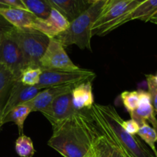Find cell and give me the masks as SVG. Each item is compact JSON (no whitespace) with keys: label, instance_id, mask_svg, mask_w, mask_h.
<instances>
[{"label":"cell","instance_id":"cell-1","mask_svg":"<svg viewBox=\"0 0 157 157\" xmlns=\"http://www.w3.org/2000/svg\"><path fill=\"white\" fill-rule=\"evenodd\" d=\"M52 129L48 145L64 157H84L100 134L89 110H77Z\"/></svg>","mask_w":157,"mask_h":157},{"label":"cell","instance_id":"cell-2","mask_svg":"<svg viewBox=\"0 0 157 157\" xmlns=\"http://www.w3.org/2000/svg\"><path fill=\"white\" fill-rule=\"evenodd\" d=\"M98 127L109 135L128 157H156L135 136L121 126L122 118L111 105L94 104L89 110Z\"/></svg>","mask_w":157,"mask_h":157},{"label":"cell","instance_id":"cell-3","mask_svg":"<svg viewBox=\"0 0 157 157\" xmlns=\"http://www.w3.org/2000/svg\"><path fill=\"white\" fill-rule=\"evenodd\" d=\"M107 1L103 0L89 6L81 15L70 21L67 29L55 38L64 47L76 44L81 49L91 50V28L102 13Z\"/></svg>","mask_w":157,"mask_h":157},{"label":"cell","instance_id":"cell-4","mask_svg":"<svg viewBox=\"0 0 157 157\" xmlns=\"http://www.w3.org/2000/svg\"><path fill=\"white\" fill-rule=\"evenodd\" d=\"M9 35L22 53L25 67H39L40 59L48 44V37L34 29H19L15 27L9 32Z\"/></svg>","mask_w":157,"mask_h":157},{"label":"cell","instance_id":"cell-5","mask_svg":"<svg viewBox=\"0 0 157 157\" xmlns=\"http://www.w3.org/2000/svg\"><path fill=\"white\" fill-rule=\"evenodd\" d=\"M140 3L136 0H124L103 12L91 28V36H104L122 25V21Z\"/></svg>","mask_w":157,"mask_h":157},{"label":"cell","instance_id":"cell-6","mask_svg":"<svg viewBox=\"0 0 157 157\" xmlns=\"http://www.w3.org/2000/svg\"><path fill=\"white\" fill-rule=\"evenodd\" d=\"M96 74L90 70L78 68V70H42L39 82L36 86L39 89L58 86H75L81 83L91 81Z\"/></svg>","mask_w":157,"mask_h":157},{"label":"cell","instance_id":"cell-7","mask_svg":"<svg viewBox=\"0 0 157 157\" xmlns=\"http://www.w3.org/2000/svg\"><path fill=\"white\" fill-rule=\"evenodd\" d=\"M42 70H78L65 52L64 46L55 38H49L48 47L39 61Z\"/></svg>","mask_w":157,"mask_h":157},{"label":"cell","instance_id":"cell-8","mask_svg":"<svg viewBox=\"0 0 157 157\" xmlns=\"http://www.w3.org/2000/svg\"><path fill=\"white\" fill-rule=\"evenodd\" d=\"M0 64L9 68L18 79L25 68L22 53L9 33L0 38Z\"/></svg>","mask_w":157,"mask_h":157},{"label":"cell","instance_id":"cell-9","mask_svg":"<svg viewBox=\"0 0 157 157\" xmlns=\"http://www.w3.org/2000/svg\"><path fill=\"white\" fill-rule=\"evenodd\" d=\"M76 111L72 101L71 93H69L55 98L53 102L41 113L53 127L64 121Z\"/></svg>","mask_w":157,"mask_h":157},{"label":"cell","instance_id":"cell-10","mask_svg":"<svg viewBox=\"0 0 157 157\" xmlns=\"http://www.w3.org/2000/svg\"><path fill=\"white\" fill-rule=\"evenodd\" d=\"M41 90L36 86L25 85L21 83L19 79L16 80L11 88L7 101L2 110L0 121L12 109L32 100Z\"/></svg>","mask_w":157,"mask_h":157},{"label":"cell","instance_id":"cell-11","mask_svg":"<svg viewBox=\"0 0 157 157\" xmlns=\"http://www.w3.org/2000/svg\"><path fill=\"white\" fill-rule=\"evenodd\" d=\"M70 21L56 9H52L47 18L41 19L37 18L33 29L41 32L49 38H56L58 35L65 31L69 26Z\"/></svg>","mask_w":157,"mask_h":157},{"label":"cell","instance_id":"cell-12","mask_svg":"<svg viewBox=\"0 0 157 157\" xmlns=\"http://www.w3.org/2000/svg\"><path fill=\"white\" fill-rule=\"evenodd\" d=\"M74 86H58L51 87L41 90L30 101L24 103L30 108L32 112H41L47 108L55 98L66 94L71 93Z\"/></svg>","mask_w":157,"mask_h":157},{"label":"cell","instance_id":"cell-13","mask_svg":"<svg viewBox=\"0 0 157 157\" xmlns=\"http://www.w3.org/2000/svg\"><path fill=\"white\" fill-rule=\"evenodd\" d=\"M98 129L100 134L92 146L95 157H128L122 148L107 133L99 127Z\"/></svg>","mask_w":157,"mask_h":157},{"label":"cell","instance_id":"cell-14","mask_svg":"<svg viewBox=\"0 0 157 157\" xmlns=\"http://www.w3.org/2000/svg\"><path fill=\"white\" fill-rule=\"evenodd\" d=\"M0 14L16 29H33L37 19L34 14L25 9L14 7L0 8Z\"/></svg>","mask_w":157,"mask_h":157},{"label":"cell","instance_id":"cell-15","mask_svg":"<svg viewBox=\"0 0 157 157\" xmlns=\"http://www.w3.org/2000/svg\"><path fill=\"white\" fill-rule=\"evenodd\" d=\"M52 9L62 14L69 21L81 15L89 7L84 0H47Z\"/></svg>","mask_w":157,"mask_h":157},{"label":"cell","instance_id":"cell-16","mask_svg":"<svg viewBox=\"0 0 157 157\" xmlns=\"http://www.w3.org/2000/svg\"><path fill=\"white\" fill-rule=\"evenodd\" d=\"M71 96L74 107L77 110H90L94 104L91 81L75 86L71 91Z\"/></svg>","mask_w":157,"mask_h":157},{"label":"cell","instance_id":"cell-17","mask_svg":"<svg viewBox=\"0 0 157 157\" xmlns=\"http://www.w3.org/2000/svg\"><path fill=\"white\" fill-rule=\"evenodd\" d=\"M140 102L137 108L130 113L132 120H134L140 126L149 121L155 117L154 109L150 101V96L148 92L139 90Z\"/></svg>","mask_w":157,"mask_h":157},{"label":"cell","instance_id":"cell-18","mask_svg":"<svg viewBox=\"0 0 157 157\" xmlns=\"http://www.w3.org/2000/svg\"><path fill=\"white\" fill-rule=\"evenodd\" d=\"M157 12V0H146L140 3L129 15L123 19L122 25L132 20L149 21L150 18Z\"/></svg>","mask_w":157,"mask_h":157},{"label":"cell","instance_id":"cell-19","mask_svg":"<svg viewBox=\"0 0 157 157\" xmlns=\"http://www.w3.org/2000/svg\"><path fill=\"white\" fill-rule=\"evenodd\" d=\"M31 110L28 106L22 104L16 106L10 110L0 121V127L3 124L8 122H13L18 129V133L20 135L23 134L24 131V124L26 118L31 113Z\"/></svg>","mask_w":157,"mask_h":157},{"label":"cell","instance_id":"cell-20","mask_svg":"<svg viewBox=\"0 0 157 157\" xmlns=\"http://www.w3.org/2000/svg\"><path fill=\"white\" fill-rule=\"evenodd\" d=\"M18 78L3 64H0V116L11 88Z\"/></svg>","mask_w":157,"mask_h":157},{"label":"cell","instance_id":"cell-21","mask_svg":"<svg viewBox=\"0 0 157 157\" xmlns=\"http://www.w3.org/2000/svg\"><path fill=\"white\" fill-rule=\"evenodd\" d=\"M28 11L37 18L44 19L49 16L52 8L47 0H21Z\"/></svg>","mask_w":157,"mask_h":157},{"label":"cell","instance_id":"cell-22","mask_svg":"<svg viewBox=\"0 0 157 157\" xmlns=\"http://www.w3.org/2000/svg\"><path fill=\"white\" fill-rule=\"evenodd\" d=\"M17 154L21 157H32L35 153L32 139L25 135H20L15 145Z\"/></svg>","mask_w":157,"mask_h":157},{"label":"cell","instance_id":"cell-23","mask_svg":"<svg viewBox=\"0 0 157 157\" xmlns=\"http://www.w3.org/2000/svg\"><path fill=\"white\" fill-rule=\"evenodd\" d=\"M42 69L40 67H25L21 72L19 81L27 86H37L39 82Z\"/></svg>","mask_w":157,"mask_h":157},{"label":"cell","instance_id":"cell-24","mask_svg":"<svg viewBox=\"0 0 157 157\" xmlns=\"http://www.w3.org/2000/svg\"><path fill=\"white\" fill-rule=\"evenodd\" d=\"M137 135L152 149L155 156L157 157V150L155 147V143L157 141V135L154 129L150 127L147 122L144 123L140 126V129L137 132Z\"/></svg>","mask_w":157,"mask_h":157},{"label":"cell","instance_id":"cell-25","mask_svg":"<svg viewBox=\"0 0 157 157\" xmlns=\"http://www.w3.org/2000/svg\"><path fill=\"white\" fill-rule=\"evenodd\" d=\"M121 99L126 110L131 113L137 108L140 102L139 91H124L121 94Z\"/></svg>","mask_w":157,"mask_h":157},{"label":"cell","instance_id":"cell-26","mask_svg":"<svg viewBox=\"0 0 157 157\" xmlns=\"http://www.w3.org/2000/svg\"><path fill=\"white\" fill-rule=\"evenodd\" d=\"M147 87H148V93L150 96V101L153 105L154 111L157 113V81L154 75H147Z\"/></svg>","mask_w":157,"mask_h":157},{"label":"cell","instance_id":"cell-27","mask_svg":"<svg viewBox=\"0 0 157 157\" xmlns=\"http://www.w3.org/2000/svg\"><path fill=\"white\" fill-rule=\"evenodd\" d=\"M121 126L130 135L135 136L137 134V132L140 129V125L138 123H136L134 120H129V121H124L122 120L121 121Z\"/></svg>","mask_w":157,"mask_h":157},{"label":"cell","instance_id":"cell-28","mask_svg":"<svg viewBox=\"0 0 157 157\" xmlns=\"http://www.w3.org/2000/svg\"><path fill=\"white\" fill-rule=\"evenodd\" d=\"M14 29L12 26L2 15L0 14V38L6 34L10 32Z\"/></svg>","mask_w":157,"mask_h":157},{"label":"cell","instance_id":"cell-29","mask_svg":"<svg viewBox=\"0 0 157 157\" xmlns=\"http://www.w3.org/2000/svg\"><path fill=\"white\" fill-rule=\"evenodd\" d=\"M3 2L7 6H9V7L18 8V9H25V10H27L26 8L25 7L24 5H23V3L21 2V0H3Z\"/></svg>","mask_w":157,"mask_h":157},{"label":"cell","instance_id":"cell-30","mask_svg":"<svg viewBox=\"0 0 157 157\" xmlns=\"http://www.w3.org/2000/svg\"><path fill=\"white\" fill-rule=\"evenodd\" d=\"M121 1H124V0H107V2H106L105 7H104V10H103V12L106 11V10H107V9H108L109 8L111 7L112 6H113V5H114V4H116V3L119 2H121Z\"/></svg>","mask_w":157,"mask_h":157},{"label":"cell","instance_id":"cell-31","mask_svg":"<svg viewBox=\"0 0 157 157\" xmlns=\"http://www.w3.org/2000/svg\"><path fill=\"white\" fill-rule=\"evenodd\" d=\"M149 122L152 124V127L154 129L155 131H156V135H157V120H156V117H153L152 119H150V121H149ZM156 143H157V141H156Z\"/></svg>","mask_w":157,"mask_h":157},{"label":"cell","instance_id":"cell-32","mask_svg":"<svg viewBox=\"0 0 157 157\" xmlns=\"http://www.w3.org/2000/svg\"><path fill=\"white\" fill-rule=\"evenodd\" d=\"M149 21H150V22L153 23V24L156 25H157V12L153 15V16L151 17V18H150Z\"/></svg>","mask_w":157,"mask_h":157},{"label":"cell","instance_id":"cell-33","mask_svg":"<svg viewBox=\"0 0 157 157\" xmlns=\"http://www.w3.org/2000/svg\"><path fill=\"white\" fill-rule=\"evenodd\" d=\"M89 6H91V5L95 4L97 2H99L103 1V0H84Z\"/></svg>","mask_w":157,"mask_h":157},{"label":"cell","instance_id":"cell-34","mask_svg":"<svg viewBox=\"0 0 157 157\" xmlns=\"http://www.w3.org/2000/svg\"><path fill=\"white\" fill-rule=\"evenodd\" d=\"M84 157H95V155H94V153L93 149L91 148V150H90V151H89L88 153H87Z\"/></svg>","mask_w":157,"mask_h":157},{"label":"cell","instance_id":"cell-35","mask_svg":"<svg viewBox=\"0 0 157 157\" xmlns=\"http://www.w3.org/2000/svg\"><path fill=\"white\" fill-rule=\"evenodd\" d=\"M8 7H9V6H6V5H3V4H1V3H0V8H8Z\"/></svg>","mask_w":157,"mask_h":157},{"label":"cell","instance_id":"cell-36","mask_svg":"<svg viewBox=\"0 0 157 157\" xmlns=\"http://www.w3.org/2000/svg\"><path fill=\"white\" fill-rule=\"evenodd\" d=\"M136 1L137 2H139V3H141V2H143L146 1V0H136Z\"/></svg>","mask_w":157,"mask_h":157},{"label":"cell","instance_id":"cell-37","mask_svg":"<svg viewBox=\"0 0 157 157\" xmlns=\"http://www.w3.org/2000/svg\"><path fill=\"white\" fill-rule=\"evenodd\" d=\"M0 3H1V4H3V5H6V6H7V5L6 4V3L4 2H3V0H0Z\"/></svg>","mask_w":157,"mask_h":157},{"label":"cell","instance_id":"cell-38","mask_svg":"<svg viewBox=\"0 0 157 157\" xmlns=\"http://www.w3.org/2000/svg\"><path fill=\"white\" fill-rule=\"evenodd\" d=\"M155 78H156V81H157V75H156V76H155Z\"/></svg>","mask_w":157,"mask_h":157}]
</instances>
